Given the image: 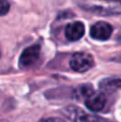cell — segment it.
<instances>
[{"label": "cell", "mask_w": 121, "mask_h": 122, "mask_svg": "<svg viewBox=\"0 0 121 122\" xmlns=\"http://www.w3.org/2000/svg\"><path fill=\"white\" fill-rule=\"evenodd\" d=\"M81 9L99 15L121 14V0H90L81 3Z\"/></svg>", "instance_id": "6da1fadb"}, {"label": "cell", "mask_w": 121, "mask_h": 122, "mask_svg": "<svg viewBox=\"0 0 121 122\" xmlns=\"http://www.w3.org/2000/svg\"><path fill=\"white\" fill-rule=\"evenodd\" d=\"M63 114L73 122H106L99 116H93L85 112L83 109L75 106H68L63 109Z\"/></svg>", "instance_id": "7a4b0ae2"}, {"label": "cell", "mask_w": 121, "mask_h": 122, "mask_svg": "<svg viewBox=\"0 0 121 122\" xmlns=\"http://www.w3.org/2000/svg\"><path fill=\"white\" fill-rule=\"evenodd\" d=\"M94 64L93 58L87 53H75L70 59V66L73 71L83 73L90 70Z\"/></svg>", "instance_id": "3957f363"}, {"label": "cell", "mask_w": 121, "mask_h": 122, "mask_svg": "<svg viewBox=\"0 0 121 122\" xmlns=\"http://www.w3.org/2000/svg\"><path fill=\"white\" fill-rule=\"evenodd\" d=\"M40 51L41 47L38 44L27 47L19 57V66L21 69H29L33 66L40 58Z\"/></svg>", "instance_id": "277c9868"}, {"label": "cell", "mask_w": 121, "mask_h": 122, "mask_svg": "<svg viewBox=\"0 0 121 122\" xmlns=\"http://www.w3.org/2000/svg\"><path fill=\"white\" fill-rule=\"evenodd\" d=\"M85 104L92 112H100L106 104V97L103 92L93 91L91 89L85 95Z\"/></svg>", "instance_id": "5b68a950"}, {"label": "cell", "mask_w": 121, "mask_h": 122, "mask_svg": "<svg viewBox=\"0 0 121 122\" xmlns=\"http://www.w3.org/2000/svg\"><path fill=\"white\" fill-rule=\"evenodd\" d=\"M113 27L108 23L105 21H98L90 29V36L92 39L98 41H106L111 38Z\"/></svg>", "instance_id": "8992f818"}, {"label": "cell", "mask_w": 121, "mask_h": 122, "mask_svg": "<svg viewBox=\"0 0 121 122\" xmlns=\"http://www.w3.org/2000/svg\"><path fill=\"white\" fill-rule=\"evenodd\" d=\"M85 34V26L81 21H74L66 25L64 29V36L71 42L81 40Z\"/></svg>", "instance_id": "52a82bcc"}, {"label": "cell", "mask_w": 121, "mask_h": 122, "mask_svg": "<svg viewBox=\"0 0 121 122\" xmlns=\"http://www.w3.org/2000/svg\"><path fill=\"white\" fill-rule=\"evenodd\" d=\"M100 89L105 92H114L121 89L120 78H105L100 82Z\"/></svg>", "instance_id": "ba28073f"}, {"label": "cell", "mask_w": 121, "mask_h": 122, "mask_svg": "<svg viewBox=\"0 0 121 122\" xmlns=\"http://www.w3.org/2000/svg\"><path fill=\"white\" fill-rule=\"evenodd\" d=\"M10 11V3L8 0H0V16H4Z\"/></svg>", "instance_id": "9c48e42d"}, {"label": "cell", "mask_w": 121, "mask_h": 122, "mask_svg": "<svg viewBox=\"0 0 121 122\" xmlns=\"http://www.w3.org/2000/svg\"><path fill=\"white\" fill-rule=\"evenodd\" d=\"M42 122H66V121L60 118H47V119H44Z\"/></svg>", "instance_id": "30bf717a"}, {"label": "cell", "mask_w": 121, "mask_h": 122, "mask_svg": "<svg viewBox=\"0 0 121 122\" xmlns=\"http://www.w3.org/2000/svg\"><path fill=\"white\" fill-rule=\"evenodd\" d=\"M111 60L115 61V62H121V53L117 54V55H116V56H114V57L111 58Z\"/></svg>", "instance_id": "8fae6325"}, {"label": "cell", "mask_w": 121, "mask_h": 122, "mask_svg": "<svg viewBox=\"0 0 121 122\" xmlns=\"http://www.w3.org/2000/svg\"><path fill=\"white\" fill-rule=\"evenodd\" d=\"M118 40H119V41H120V42H121V33L119 34V36H118Z\"/></svg>", "instance_id": "7c38bea8"}, {"label": "cell", "mask_w": 121, "mask_h": 122, "mask_svg": "<svg viewBox=\"0 0 121 122\" xmlns=\"http://www.w3.org/2000/svg\"><path fill=\"white\" fill-rule=\"evenodd\" d=\"M0 122H8L6 120H0Z\"/></svg>", "instance_id": "4fadbf2b"}, {"label": "cell", "mask_w": 121, "mask_h": 122, "mask_svg": "<svg viewBox=\"0 0 121 122\" xmlns=\"http://www.w3.org/2000/svg\"><path fill=\"white\" fill-rule=\"evenodd\" d=\"M0 57H1V48H0Z\"/></svg>", "instance_id": "5bb4252c"}]
</instances>
